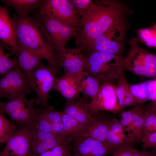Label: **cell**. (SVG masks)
Masks as SVG:
<instances>
[{
    "mask_svg": "<svg viewBox=\"0 0 156 156\" xmlns=\"http://www.w3.org/2000/svg\"><path fill=\"white\" fill-rule=\"evenodd\" d=\"M132 12L127 5L117 0L92 2L81 16L77 24L78 36L76 39V47L79 51H85L97 37L117 21Z\"/></svg>",
    "mask_w": 156,
    "mask_h": 156,
    "instance_id": "cell-1",
    "label": "cell"
},
{
    "mask_svg": "<svg viewBox=\"0 0 156 156\" xmlns=\"http://www.w3.org/2000/svg\"><path fill=\"white\" fill-rule=\"evenodd\" d=\"M11 18L18 46L37 53L61 74L51 40L40 18L36 15L31 17L14 14Z\"/></svg>",
    "mask_w": 156,
    "mask_h": 156,
    "instance_id": "cell-2",
    "label": "cell"
},
{
    "mask_svg": "<svg viewBox=\"0 0 156 156\" xmlns=\"http://www.w3.org/2000/svg\"><path fill=\"white\" fill-rule=\"evenodd\" d=\"M84 71L102 84L118 79L126 70V59L122 55L95 52L86 54Z\"/></svg>",
    "mask_w": 156,
    "mask_h": 156,
    "instance_id": "cell-3",
    "label": "cell"
},
{
    "mask_svg": "<svg viewBox=\"0 0 156 156\" xmlns=\"http://www.w3.org/2000/svg\"><path fill=\"white\" fill-rule=\"evenodd\" d=\"M127 17L119 19L97 37L86 49V54L98 52L122 55L125 50V38L129 27Z\"/></svg>",
    "mask_w": 156,
    "mask_h": 156,
    "instance_id": "cell-4",
    "label": "cell"
},
{
    "mask_svg": "<svg viewBox=\"0 0 156 156\" xmlns=\"http://www.w3.org/2000/svg\"><path fill=\"white\" fill-rule=\"evenodd\" d=\"M129 43L126 70L142 77L156 79V55L140 47L135 38Z\"/></svg>",
    "mask_w": 156,
    "mask_h": 156,
    "instance_id": "cell-5",
    "label": "cell"
},
{
    "mask_svg": "<svg viewBox=\"0 0 156 156\" xmlns=\"http://www.w3.org/2000/svg\"><path fill=\"white\" fill-rule=\"evenodd\" d=\"M56 71L49 66L40 63L27 77L29 85L38 97L36 103L39 107L48 106L49 93L58 79Z\"/></svg>",
    "mask_w": 156,
    "mask_h": 156,
    "instance_id": "cell-6",
    "label": "cell"
},
{
    "mask_svg": "<svg viewBox=\"0 0 156 156\" xmlns=\"http://www.w3.org/2000/svg\"><path fill=\"white\" fill-rule=\"evenodd\" d=\"M37 15H43L75 29L81 17L77 14L70 0H43Z\"/></svg>",
    "mask_w": 156,
    "mask_h": 156,
    "instance_id": "cell-7",
    "label": "cell"
},
{
    "mask_svg": "<svg viewBox=\"0 0 156 156\" xmlns=\"http://www.w3.org/2000/svg\"><path fill=\"white\" fill-rule=\"evenodd\" d=\"M38 16L42 21L51 40L55 54L64 52L67 42L73 37L76 39L78 34L73 26L63 25L43 15Z\"/></svg>",
    "mask_w": 156,
    "mask_h": 156,
    "instance_id": "cell-8",
    "label": "cell"
},
{
    "mask_svg": "<svg viewBox=\"0 0 156 156\" xmlns=\"http://www.w3.org/2000/svg\"><path fill=\"white\" fill-rule=\"evenodd\" d=\"M35 130L34 122L19 127L6 143L0 156H32L31 147Z\"/></svg>",
    "mask_w": 156,
    "mask_h": 156,
    "instance_id": "cell-9",
    "label": "cell"
},
{
    "mask_svg": "<svg viewBox=\"0 0 156 156\" xmlns=\"http://www.w3.org/2000/svg\"><path fill=\"white\" fill-rule=\"evenodd\" d=\"M30 88L25 75L17 65L0 80V97L10 100L29 93Z\"/></svg>",
    "mask_w": 156,
    "mask_h": 156,
    "instance_id": "cell-10",
    "label": "cell"
},
{
    "mask_svg": "<svg viewBox=\"0 0 156 156\" xmlns=\"http://www.w3.org/2000/svg\"><path fill=\"white\" fill-rule=\"evenodd\" d=\"M87 106L89 112L92 117L97 115L100 111L115 114L123 111L118 104L115 86L110 82L102 84L99 92L91 99Z\"/></svg>",
    "mask_w": 156,
    "mask_h": 156,
    "instance_id": "cell-11",
    "label": "cell"
},
{
    "mask_svg": "<svg viewBox=\"0 0 156 156\" xmlns=\"http://www.w3.org/2000/svg\"><path fill=\"white\" fill-rule=\"evenodd\" d=\"M74 156H107L115 151L106 141L79 137L74 140Z\"/></svg>",
    "mask_w": 156,
    "mask_h": 156,
    "instance_id": "cell-12",
    "label": "cell"
},
{
    "mask_svg": "<svg viewBox=\"0 0 156 156\" xmlns=\"http://www.w3.org/2000/svg\"><path fill=\"white\" fill-rule=\"evenodd\" d=\"M60 67H62L64 74L70 75L84 71L87 58L82 51L76 48H66L65 51L55 54Z\"/></svg>",
    "mask_w": 156,
    "mask_h": 156,
    "instance_id": "cell-13",
    "label": "cell"
},
{
    "mask_svg": "<svg viewBox=\"0 0 156 156\" xmlns=\"http://www.w3.org/2000/svg\"><path fill=\"white\" fill-rule=\"evenodd\" d=\"M8 6H0V39L1 43L10 50L12 55H16L19 51L11 18Z\"/></svg>",
    "mask_w": 156,
    "mask_h": 156,
    "instance_id": "cell-14",
    "label": "cell"
},
{
    "mask_svg": "<svg viewBox=\"0 0 156 156\" xmlns=\"http://www.w3.org/2000/svg\"><path fill=\"white\" fill-rule=\"evenodd\" d=\"M112 119L103 114L92 117L90 122L79 137L88 138L100 141H105Z\"/></svg>",
    "mask_w": 156,
    "mask_h": 156,
    "instance_id": "cell-15",
    "label": "cell"
},
{
    "mask_svg": "<svg viewBox=\"0 0 156 156\" xmlns=\"http://www.w3.org/2000/svg\"><path fill=\"white\" fill-rule=\"evenodd\" d=\"M63 111L86 128L92 118L88 112L87 103L81 99L67 100Z\"/></svg>",
    "mask_w": 156,
    "mask_h": 156,
    "instance_id": "cell-16",
    "label": "cell"
},
{
    "mask_svg": "<svg viewBox=\"0 0 156 156\" xmlns=\"http://www.w3.org/2000/svg\"><path fill=\"white\" fill-rule=\"evenodd\" d=\"M18 47L19 50L16 55L18 57V65L27 78L44 58L34 51L22 47Z\"/></svg>",
    "mask_w": 156,
    "mask_h": 156,
    "instance_id": "cell-17",
    "label": "cell"
},
{
    "mask_svg": "<svg viewBox=\"0 0 156 156\" xmlns=\"http://www.w3.org/2000/svg\"><path fill=\"white\" fill-rule=\"evenodd\" d=\"M36 101V99L25 107L8 114L11 121L19 127L34 122L38 114V108L36 109L34 106Z\"/></svg>",
    "mask_w": 156,
    "mask_h": 156,
    "instance_id": "cell-18",
    "label": "cell"
},
{
    "mask_svg": "<svg viewBox=\"0 0 156 156\" xmlns=\"http://www.w3.org/2000/svg\"><path fill=\"white\" fill-rule=\"evenodd\" d=\"M71 138L68 136H57L55 138L38 142H32L31 152L32 156H36L60 146H65L73 150L74 147L71 144Z\"/></svg>",
    "mask_w": 156,
    "mask_h": 156,
    "instance_id": "cell-19",
    "label": "cell"
},
{
    "mask_svg": "<svg viewBox=\"0 0 156 156\" xmlns=\"http://www.w3.org/2000/svg\"><path fill=\"white\" fill-rule=\"evenodd\" d=\"M117 80L115 86L116 92L120 109L122 110L127 107L138 105L131 93L129 84L127 81L124 73Z\"/></svg>",
    "mask_w": 156,
    "mask_h": 156,
    "instance_id": "cell-20",
    "label": "cell"
},
{
    "mask_svg": "<svg viewBox=\"0 0 156 156\" xmlns=\"http://www.w3.org/2000/svg\"><path fill=\"white\" fill-rule=\"evenodd\" d=\"M43 0H1L8 6L13 8L16 14L20 16H29L41 6Z\"/></svg>",
    "mask_w": 156,
    "mask_h": 156,
    "instance_id": "cell-21",
    "label": "cell"
},
{
    "mask_svg": "<svg viewBox=\"0 0 156 156\" xmlns=\"http://www.w3.org/2000/svg\"><path fill=\"white\" fill-rule=\"evenodd\" d=\"M101 85L99 81L86 72L80 80L79 85L80 93L82 94L84 97H90L91 99L98 94Z\"/></svg>",
    "mask_w": 156,
    "mask_h": 156,
    "instance_id": "cell-22",
    "label": "cell"
},
{
    "mask_svg": "<svg viewBox=\"0 0 156 156\" xmlns=\"http://www.w3.org/2000/svg\"><path fill=\"white\" fill-rule=\"evenodd\" d=\"M62 123L66 135L74 140L81 136L86 128L75 119L63 112Z\"/></svg>",
    "mask_w": 156,
    "mask_h": 156,
    "instance_id": "cell-23",
    "label": "cell"
},
{
    "mask_svg": "<svg viewBox=\"0 0 156 156\" xmlns=\"http://www.w3.org/2000/svg\"><path fill=\"white\" fill-rule=\"evenodd\" d=\"M131 112V124L133 137L137 142L141 141V133L144 122V110L138 105L130 109Z\"/></svg>",
    "mask_w": 156,
    "mask_h": 156,
    "instance_id": "cell-24",
    "label": "cell"
},
{
    "mask_svg": "<svg viewBox=\"0 0 156 156\" xmlns=\"http://www.w3.org/2000/svg\"><path fill=\"white\" fill-rule=\"evenodd\" d=\"M26 95L21 94L7 102H0V114L10 113L27 105L36 99H27Z\"/></svg>",
    "mask_w": 156,
    "mask_h": 156,
    "instance_id": "cell-25",
    "label": "cell"
},
{
    "mask_svg": "<svg viewBox=\"0 0 156 156\" xmlns=\"http://www.w3.org/2000/svg\"><path fill=\"white\" fill-rule=\"evenodd\" d=\"M138 43H142L150 48L156 49V23L151 26L135 30Z\"/></svg>",
    "mask_w": 156,
    "mask_h": 156,
    "instance_id": "cell-26",
    "label": "cell"
},
{
    "mask_svg": "<svg viewBox=\"0 0 156 156\" xmlns=\"http://www.w3.org/2000/svg\"><path fill=\"white\" fill-rule=\"evenodd\" d=\"M17 129L15 124L8 120L3 114H0V142L6 143L16 133Z\"/></svg>",
    "mask_w": 156,
    "mask_h": 156,
    "instance_id": "cell-27",
    "label": "cell"
},
{
    "mask_svg": "<svg viewBox=\"0 0 156 156\" xmlns=\"http://www.w3.org/2000/svg\"><path fill=\"white\" fill-rule=\"evenodd\" d=\"M4 47L0 45V75L3 76L13 69L18 65L17 58H10L9 55L5 53Z\"/></svg>",
    "mask_w": 156,
    "mask_h": 156,
    "instance_id": "cell-28",
    "label": "cell"
},
{
    "mask_svg": "<svg viewBox=\"0 0 156 156\" xmlns=\"http://www.w3.org/2000/svg\"><path fill=\"white\" fill-rule=\"evenodd\" d=\"M144 122L141 133V139L145 135L156 132V113L147 108L144 110Z\"/></svg>",
    "mask_w": 156,
    "mask_h": 156,
    "instance_id": "cell-29",
    "label": "cell"
},
{
    "mask_svg": "<svg viewBox=\"0 0 156 156\" xmlns=\"http://www.w3.org/2000/svg\"><path fill=\"white\" fill-rule=\"evenodd\" d=\"M40 113L45 116L51 123H62L63 112L55 109L51 106L38 108Z\"/></svg>",
    "mask_w": 156,
    "mask_h": 156,
    "instance_id": "cell-30",
    "label": "cell"
},
{
    "mask_svg": "<svg viewBox=\"0 0 156 156\" xmlns=\"http://www.w3.org/2000/svg\"><path fill=\"white\" fill-rule=\"evenodd\" d=\"M109 129L116 134L122 141L126 143L127 139L123 127L119 120L116 118H112L110 122Z\"/></svg>",
    "mask_w": 156,
    "mask_h": 156,
    "instance_id": "cell-31",
    "label": "cell"
},
{
    "mask_svg": "<svg viewBox=\"0 0 156 156\" xmlns=\"http://www.w3.org/2000/svg\"><path fill=\"white\" fill-rule=\"evenodd\" d=\"M34 123L37 130L42 131L53 133L51 128V123L45 116L40 113L39 109L38 116Z\"/></svg>",
    "mask_w": 156,
    "mask_h": 156,
    "instance_id": "cell-32",
    "label": "cell"
},
{
    "mask_svg": "<svg viewBox=\"0 0 156 156\" xmlns=\"http://www.w3.org/2000/svg\"><path fill=\"white\" fill-rule=\"evenodd\" d=\"M70 150L71 148L68 146H60L36 156H74Z\"/></svg>",
    "mask_w": 156,
    "mask_h": 156,
    "instance_id": "cell-33",
    "label": "cell"
},
{
    "mask_svg": "<svg viewBox=\"0 0 156 156\" xmlns=\"http://www.w3.org/2000/svg\"><path fill=\"white\" fill-rule=\"evenodd\" d=\"M136 149L133 145L125 143L115 149L111 156H133Z\"/></svg>",
    "mask_w": 156,
    "mask_h": 156,
    "instance_id": "cell-34",
    "label": "cell"
},
{
    "mask_svg": "<svg viewBox=\"0 0 156 156\" xmlns=\"http://www.w3.org/2000/svg\"><path fill=\"white\" fill-rule=\"evenodd\" d=\"M76 13L80 16L89 8L92 0H70Z\"/></svg>",
    "mask_w": 156,
    "mask_h": 156,
    "instance_id": "cell-35",
    "label": "cell"
},
{
    "mask_svg": "<svg viewBox=\"0 0 156 156\" xmlns=\"http://www.w3.org/2000/svg\"><path fill=\"white\" fill-rule=\"evenodd\" d=\"M131 93L138 105L144 103L148 101L139 88V84H130Z\"/></svg>",
    "mask_w": 156,
    "mask_h": 156,
    "instance_id": "cell-36",
    "label": "cell"
},
{
    "mask_svg": "<svg viewBox=\"0 0 156 156\" xmlns=\"http://www.w3.org/2000/svg\"><path fill=\"white\" fill-rule=\"evenodd\" d=\"M105 141L110 144L113 147L115 150L122 144L125 143L109 129L106 137Z\"/></svg>",
    "mask_w": 156,
    "mask_h": 156,
    "instance_id": "cell-37",
    "label": "cell"
},
{
    "mask_svg": "<svg viewBox=\"0 0 156 156\" xmlns=\"http://www.w3.org/2000/svg\"><path fill=\"white\" fill-rule=\"evenodd\" d=\"M143 149L150 147L156 148V132L145 135L141 140Z\"/></svg>",
    "mask_w": 156,
    "mask_h": 156,
    "instance_id": "cell-38",
    "label": "cell"
},
{
    "mask_svg": "<svg viewBox=\"0 0 156 156\" xmlns=\"http://www.w3.org/2000/svg\"><path fill=\"white\" fill-rule=\"evenodd\" d=\"M146 92L148 100L156 101V79L146 81Z\"/></svg>",
    "mask_w": 156,
    "mask_h": 156,
    "instance_id": "cell-39",
    "label": "cell"
},
{
    "mask_svg": "<svg viewBox=\"0 0 156 156\" xmlns=\"http://www.w3.org/2000/svg\"><path fill=\"white\" fill-rule=\"evenodd\" d=\"M51 128L53 133L61 137L67 136L62 123H51Z\"/></svg>",
    "mask_w": 156,
    "mask_h": 156,
    "instance_id": "cell-40",
    "label": "cell"
},
{
    "mask_svg": "<svg viewBox=\"0 0 156 156\" xmlns=\"http://www.w3.org/2000/svg\"><path fill=\"white\" fill-rule=\"evenodd\" d=\"M133 156H156V148H153L150 152L147 151L146 149L139 151L136 149Z\"/></svg>",
    "mask_w": 156,
    "mask_h": 156,
    "instance_id": "cell-41",
    "label": "cell"
}]
</instances>
